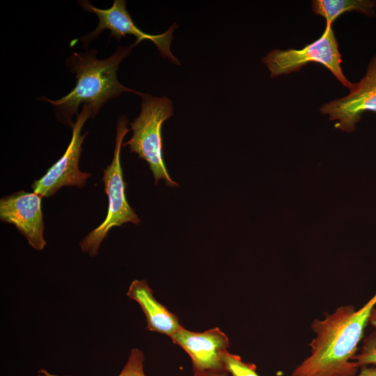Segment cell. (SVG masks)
Here are the masks:
<instances>
[{"instance_id": "cell-1", "label": "cell", "mask_w": 376, "mask_h": 376, "mask_svg": "<svg viewBox=\"0 0 376 376\" xmlns=\"http://www.w3.org/2000/svg\"><path fill=\"white\" fill-rule=\"evenodd\" d=\"M376 304V293L361 308L341 306L323 320L311 324L315 337L309 344L311 354L292 372V376H356L357 354L370 316Z\"/></svg>"}, {"instance_id": "cell-2", "label": "cell", "mask_w": 376, "mask_h": 376, "mask_svg": "<svg viewBox=\"0 0 376 376\" xmlns=\"http://www.w3.org/2000/svg\"><path fill=\"white\" fill-rule=\"evenodd\" d=\"M132 45L118 47L109 57L98 59L97 51L91 49L84 52H72L66 60V65L76 75V85L66 95L53 100L45 97L41 100L51 104L60 120L70 125L74 123L72 116L77 117L79 107L87 105L93 118L102 107L109 100L118 97L123 92H139L121 84L117 79V70L121 61L131 54Z\"/></svg>"}, {"instance_id": "cell-3", "label": "cell", "mask_w": 376, "mask_h": 376, "mask_svg": "<svg viewBox=\"0 0 376 376\" xmlns=\"http://www.w3.org/2000/svg\"><path fill=\"white\" fill-rule=\"evenodd\" d=\"M141 97L140 114L130 123L133 134L123 146H128L130 152L138 154L148 164L156 185L163 179L168 186L178 187L170 177L162 155V128L164 122L173 116V103L166 96L143 93Z\"/></svg>"}, {"instance_id": "cell-4", "label": "cell", "mask_w": 376, "mask_h": 376, "mask_svg": "<svg viewBox=\"0 0 376 376\" xmlns=\"http://www.w3.org/2000/svg\"><path fill=\"white\" fill-rule=\"evenodd\" d=\"M128 120L124 115L118 117L116 125V145L111 163L103 171L102 181L108 197V209L105 219L91 231L80 242L84 252L95 256L100 246L111 228L125 223L138 224L141 220L129 205L125 195V182L120 164L123 140L129 132Z\"/></svg>"}, {"instance_id": "cell-5", "label": "cell", "mask_w": 376, "mask_h": 376, "mask_svg": "<svg viewBox=\"0 0 376 376\" xmlns=\"http://www.w3.org/2000/svg\"><path fill=\"white\" fill-rule=\"evenodd\" d=\"M262 62L267 67L271 77L299 71L310 62L318 63L330 70L350 91L354 86V84L345 77L342 71L341 54L330 24H326L324 31L320 38L302 49L290 48L285 50L276 49L263 57Z\"/></svg>"}, {"instance_id": "cell-6", "label": "cell", "mask_w": 376, "mask_h": 376, "mask_svg": "<svg viewBox=\"0 0 376 376\" xmlns=\"http://www.w3.org/2000/svg\"><path fill=\"white\" fill-rule=\"evenodd\" d=\"M78 2L83 9L95 14L99 19L98 24L94 31L78 39L83 42L86 49L92 40L97 38L104 30L108 29L111 32L109 38L113 37L118 41L127 35L134 36L136 40L132 44L133 47L141 40H150L156 45L162 57L168 58L175 64L180 65V62L170 49L173 31L178 27L176 24L171 25L161 34H150L143 32L134 23L126 8L127 1L125 0H114L112 6L107 9L97 8L89 1Z\"/></svg>"}, {"instance_id": "cell-7", "label": "cell", "mask_w": 376, "mask_h": 376, "mask_svg": "<svg viewBox=\"0 0 376 376\" xmlns=\"http://www.w3.org/2000/svg\"><path fill=\"white\" fill-rule=\"evenodd\" d=\"M88 118H92L89 107L84 104L72 127L71 141L64 154L39 180L32 184L33 192L42 197H49L64 186L83 187L91 173L79 169V161L82 151L81 145L88 132L81 134V129Z\"/></svg>"}, {"instance_id": "cell-8", "label": "cell", "mask_w": 376, "mask_h": 376, "mask_svg": "<svg viewBox=\"0 0 376 376\" xmlns=\"http://www.w3.org/2000/svg\"><path fill=\"white\" fill-rule=\"evenodd\" d=\"M320 111L336 122L337 128L347 132L355 130L365 111L376 112V56L368 64L365 76L354 84L347 96L323 104Z\"/></svg>"}, {"instance_id": "cell-9", "label": "cell", "mask_w": 376, "mask_h": 376, "mask_svg": "<svg viewBox=\"0 0 376 376\" xmlns=\"http://www.w3.org/2000/svg\"><path fill=\"white\" fill-rule=\"evenodd\" d=\"M42 198L35 192L21 190L0 200L1 221L13 224L37 251H42L47 244L44 239Z\"/></svg>"}, {"instance_id": "cell-10", "label": "cell", "mask_w": 376, "mask_h": 376, "mask_svg": "<svg viewBox=\"0 0 376 376\" xmlns=\"http://www.w3.org/2000/svg\"><path fill=\"white\" fill-rule=\"evenodd\" d=\"M170 338L189 354L194 370H225L222 359L229 341L219 328L195 332L181 327Z\"/></svg>"}, {"instance_id": "cell-11", "label": "cell", "mask_w": 376, "mask_h": 376, "mask_svg": "<svg viewBox=\"0 0 376 376\" xmlns=\"http://www.w3.org/2000/svg\"><path fill=\"white\" fill-rule=\"evenodd\" d=\"M127 296L141 308L146 315L148 330L170 337L182 327L177 316L155 298L145 280H134L129 286Z\"/></svg>"}, {"instance_id": "cell-12", "label": "cell", "mask_w": 376, "mask_h": 376, "mask_svg": "<svg viewBox=\"0 0 376 376\" xmlns=\"http://www.w3.org/2000/svg\"><path fill=\"white\" fill-rule=\"evenodd\" d=\"M314 13L323 17L327 24H331L345 12L357 11L368 16L375 15L376 1L370 0H314L312 1Z\"/></svg>"}, {"instance_id": "cell-13", "label": "cell", "mask_w": 376, "mask_h": 376, "mask_svg": "<svg viewBox=\"0 0 376 376\" xmlns=\"http://www.w3.org/2000/svg\"><path fill=\"white\" fill-rule=\"evenodd\" d=\"M143 361L144 356L141 350L137 348L131 350L127 361L118 376H146ZM38 373L40 376H60L51 374L44 369L39 370Z\"/></svg>"}, {"instance_id": "cell-14", "label": "cell", "mask_w": 376, "mask_h": 376, "mask_svg": "<svg viewBox=\"0 0 376 376\" xmlns=\"http://www.w3.org/2000/svg\"><path fill=\"white\" fill-rule=\"evenodd\" d=\"M224 369L232 376H260L254 364L244 362L241 358L226 351L223 355Z\"/></svg>"}, {"instance_id": "cell-15", "label": "cell", "mask_w": 376, "mask_h": 376, "mask_svg": "<svg viewBox=\"0 0 376 376\" xmlns=\"http://www.w3.org/2000/svg\"><path fill=\"white\" fill-rule=\"evenodd\" d=\"M359 368L370 364L376 365V330L366 337L359 353L352 359Z\"/></svg>"}, {"instance_id": "cell-16", "label": "cell", "mask_w": 376, "mask_h": 376, "mask_svg": "<svg viewBox=\"0 0 376 376\" xmlns=\"http://www.w3.org/2000/svg\"><path fill=\"white\" fill-rule=\"evenodd\" d=\"M194 376H228L227 371L220 370V371H198L194 370Z\"/></svg>"}, {"instance_id": "cell-17", "label": "cell", "mask_w": 376, "mask_h": 376, "mask_svg": "<svg viewBox=\"0 0 376 376\" xmlns=\"http://www.w3.org/2000/svg\"><path fill=\"white\" fill-rule=\"evenodd\" d=\"M360 368V372L357 376H376V367L364 366Z\"/></svg>"}, {"instance_id": "cell-18", "label": "cell", "mask_w": 376, "mask_h": 376, "mask_svg": "<svg viewBox=\"0 0 376 376\" xmlns=\"http://www.w3.org/2000/svg\"><path fill=\"white\" fill-rule=\"evenodd\" d=\"M369 322L371 324V325L376 328V308H373L372 310Z\"/></svg>"}]
</instances>
